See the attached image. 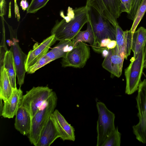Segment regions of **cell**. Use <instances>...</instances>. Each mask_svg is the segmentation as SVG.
I'll return each mask as SVG.
<instances>
[{"mask_svg": "<svg viewBox=\"0 0 146 146\" xmlns=\"http://www.w3.org/2000/svg\"><path fill=\"white\" fill-rule=\"evenodd\" d=\"M57 100L56 94L53 91L31 120V128L28 137L30 142L34 145L36 146L42 130L55 110Z\"/></svg>", "mask_w": 146, "mask_h": 146, "instance_id": "cell-2", "label": "cell"}, {"mask_svg": "<svg viewBox=\"0 0 146 146\" xmlns=\"http://www.w3.org/2000/svg\"><path fill=\"white\" fill-rule=\"evenodd\" d=\"M90 20L87 23L86 29L84 31H80L75 37L72 40L73 43L74 47L80 42H88L91 46L94 44L95 41V37Z\"/></svg>", "mask_w": 146, "mask_h": 146, "instance_id": "cell-22", "label": "cell"}, {"mask_svg": "<svg viewBox=\"0 0 146 146\" xmlns=\"http://www.w3.org/2000/svg\"><path fill=\"white\" fill-rule=\"evenodd\" d=\"M146 42V29L141 27L134 32L133 36L131 50L133 52V57L139 54Z\"/></svg>", "mask_w": 146, "mask_h": 146, "instance_id": "cell-19", "label": "cell"}, {"mask_svg": "<svg viewBox=\"0 0 146 146\" xmlns=\"http://www.w3.org/2000/svg\"><path fill=\"white\" fill-rule=\"evenodd\" d=\"M115 28L118 52L122 57L127 59L131 52L133 38L131 32L130 30L123 31L118 24Z\"/></svg>", "mask_w": 146, "mask_h": 146, "instance_id": "cell-14", "label": "cell"}, {"mask_svg": "<svg viewBox=\"0 0 146 146\" xmlns=\"http://www.w3.org/2000/svg\"><path fill=\"white\" fill-rule=\"evenodd\" d=\"M3 66L7 73L11 85L13 89L17 88L16 74L13 53L10 50L6 52L3 61Z\"/></svg>", "mask_w": 146, "mask_h": 146, "instance_id": "cell-21", "label": "cell"}, {"mask_svg": "<svg viewBox=\"0 0 146 146\" xmlns=\"http://www.w3.org/2000/svg\"><path fill=\"white\" fill-rule=\"evenodd\" d=\"M90 9L86 5L74 9L69 7L66 16L61 12L63 19L56 21L52 29L51 35H54L57 40H72L89 21Z\"/></svg>", "mask_w": 146, "mask_h": 146, "instance_id": "cell-1", "label": "cell"}, {"mask_svg": "<svg viewBox=\"0 0 146 146\" xmlns=\"http://www.w3.org/2000/svg\"><path fill=\"white\" fill-rule=\"evenodd\" d=\"M5 21L7 24L11 39L12 40L10 50L13 53L17 83L21 88L24 83L25 73L27 72L25 64L27 55L22 51L19 46L17 38V30H14L5 20Z\"/></svg>", "mask_w": 146, "mask_h": 146, "instance_id": "cell-9", "label": "cell"}, {"mask_svg": "<svg viewBox=\"0 0 146 146\" xmlns=\"http://www.w3.org/2000/svg\"><path fill=\"white\" fill-rule=\"evenodd\" d=\"M50 118L56 126L60 134V138L62 140L75 141L74 128L67 121L58 110H55Z\"/></svg>", "mask_w": 146, "mask_h": 146, "instance_id": "cell-13", "label": "cell"}, {"mask_svg": "<svg viewBox=\"0 0 146 146\" xmlns=\"http://www.w3.org/2000/svg\"><path fill=\"white\" fill-rule=\"evenodd\" d=\"M121 12H125L129 14L131 9L132 0H120Z\"/></svg>", "mask_w": 146, "mask_h": 146, "instance_id": "cell-28", "label": "cell"}, {"mask_svg": "<svg viewBox=\"0 0 146 146\" xmlns=\"http://www.w3.org/2000/svg\"><path fill=\"white\" fill-rule=\"evenodd\" d=\"M96 107L98 117L97 123V146H101L115 127V114L102 102H97Z\"/></svg>", "mask_w": 146, "mask_h": 146, "instance_id": "cell-5", "label": "cell"}, {"mask_svg": "<svg viewBox=\"0 0 146 146\" xmlns=\"http://www.w3.org/2000/svg\"><path fill=\"white\" fill-rule=\"evenodd\" d=\"M0 16H3L5 13L6 2L5 0H0Z\"/></svg>", "mask_w": 146, "mask_h": 146, "instance_id": "cell-29", "label": "cell"}, {"mask_svg": "<svg viewBox=\"0 0 146 146\" xmlns=\"http://www.w3.org/2000/svg\"><path fill=\"white\" fill-rule=\"evenodd\" d=\"M90 56V47L84 42H80L62 58L61 62L64 67H83Z\"/></svg>", "mask_w": 146, "mask_h": 146, "instance_id": "cell-10", "label": "cell"}, {"mask_svg": "<svg viewBox=\"0 0 146 146\" xmlns=\"http://www.w3.org/2000/svg\"><path fill=\"white\" fill-rule=\"evenodd\" d=\"M72 40L60 41L46 55L51 61L60 58H63L74 48Z\"/></svg>", "mask_w": 146, "mask_h": 146, "instance_id": "cell-18", "label": "cell"}, {"mask_svg": "<svg viewBox=\"0 0 146 146\" xmlns=\"http://www.w3.org/2000/svg\"><path fill=\"white\" fill-rule=\"evenodd\" d=\"M15 116V129L22 135H28L31 125V119L29 113L24 107L20 106Z\"/></svg>", "mask_w": 146, "mask_h": 146, "instance_id": "cell-16", "label": "cell"}, {"mask_svg": "<svg viewBox=\"0 0 146 146\" xmlns=\"http://www.w3.org/2000/svg\"><path fill=\"white\" fill-rule=\"evenodd\" d=\"M98 14L96 20L94 15L90 11V20L95 37L94 43L91 46L94 52L100 53L101 41L107 38L115 40L116 31L115 27L107 19Z\"/></svg>", "mask_w": 146, "mask_h": 146, "instance_id": "cell-8", "label": "cell"}, {"mask_svg": "<svg viewBox=\"0 0 146 146\" xmlns=\"http://www.w3.org/2000/svg\"><path fill=\"white\" fill-rule=\"evenodd\" d=\"M146 11V0H143L139 5L135 15L133 23L130 29L132 36L137 27Z\"/></svg>", "mask_w": 146, "mask_h": 146, "instance_id": "cell-24", "label": "cell"}, {"mask_svg": "<svg viewBox=\"0 0 146 146\" xmlns=\"http://www.w3.org/2000/svg\"><path fill=\"white\" fill-rule=\"evenodd\" d=\"M108 51L102 66L111 74L119 78L122 74L124 58L119 54L116 46L113 48L108 50Z\"/></svg>", "mask_w": 146, "mask_h": 146, "instance_id": "cell-11", "label": "cell"}, {"mask_svg": "<svg viewBox=\"0 0 146 146\" xmlns=\"http://www.w3.org/2000/svg\"><path fill=\"white\" fill-rule=\"evenodd\" d=\"M23 95V92L20 88L13 89L10 97L3 101L1 116L5 118H13L20 106Z\"/></svg>", "mask_w": 146, "mask_h": 146, "instance_id": "cell-15", "label": "cell"}, {"mask_svg": "<svg viewBox=\"0 0 146 146\" xmlns=\"http://www.w3.org/2000/svg\"><path fill=\"white\" fill-rule=\"evenodd\" d=\"M121 134L117 127L111 133L101 146H120Z\"/></svg>", "mask_w": 146, "mask_h": 146, "instance_id": "cell-23", "label": "cell"}, {"mask_svg": "<svg viewBox=\"0 0 146 146\" xmlns=\"http://www.w3.org/2000/svg\"><path fill=\"white\" fill-rule=\"evenodd\" d=\"M53 91L47 86L33 87L23 96L20 106L28 111L32 120Z\"/></svg>", "mask_w": 146, "mask_h": 146, "instance_id": "cell-4", "label": "cell"}, {"mask_svg": "<svg viewBox=\"0 0 146 146\" xmlns=\"http://www.w3.org/2000/svg\"><path fill=\"white\" fill-rule=\"evenodd\" d=\"M49 0H32L27 9V13H33L44 7Z\"/></svg>", "mask_w": 146, "mask_h": 146, "instance_id": "cell-25", "label": "cell"}, {"mask_svg": "<svg viewBox=\"0 0 146 146\" xmlns=\"http://www.w3.org/2000/svg\"><path fill=\"white\" fill-rule=\"evenodd\" d=\"M59 137L60 134L50 117L42 130L36 146H49Z\"/></svg>", "mask_w": 146, "mask_h": 146, "instance_id": "cell-17", "label": "cell"}, {"mask_svg": "<svg viewBox=\"0 0 146 146\" xmlns=\"http://www.w3.org/2000/svg\"><path fill=\"white\" fill-rule=\"evenodd\" d=\"M120 0H86V5L94 9L115 27L122 13Z\"/></svg>", "mask_w": 146, "mask_h": 146, "instance_id": "cell-7", "label": "cell"}, {"mask_svg": "<svg viewBox=\"0 0 146 146\" xmlns=\"http://www.w3.org/2000/svg\"><path fill=\"white\" fill-rule=\"evenodd\" d=\"M0 99V116H1V114L2 113L3 107V104L2 103V100Z\"/></svg>", "mask_w": 146, "mask_h": 146, "instance_id": "cell-31", "label": "cell"}, {"mask_svg": "<svg viewBox=\"0 0 146 146\" xmlns=\"http://www.w3.org/2000/svg\"><path fill=\"white\" fill-rule=\"evenodd\" d=\"M57 40L54 35L50 36L44 40L39 45L29 52L25 62L26 71L39 59L48 52L50 46Z\"/></svg>", "mask_w": 146, "mask_h": 146, "instance_id": "cell-12", "label": "cell"}, {"mask_svg": "<svg viewBox=\"0 0 146 146\" xmlns=\"http://www.w3.org/2000/svg\"><path fill=\"white\" fill-rule=\"evenodd\" d=\"M20 5L24 11L27 9L29 6L27 0H22L20 2Z\"/></svg>", "mask_w": 146, "mask_h": 146, "instance_id": "cell-30", "label": "cell"}, {"mask_svg": "<svg viewBox=\"0 0 146 146\" xmlns=\"http://www.w3.org/2000/svg\"><path fill=\"white\" fill-rule=\"evenodd\" d=\"M13 90L5 69L3 66L0 67V99L3 101L8 99Z\"/></svg>", "mask_w": 146, "mask_h": 146, "instance_id": "cell-20", "label": "cell"}, {"mask_svg": "<svg viewBox=\"0 0 146 146\" xmlns=\"http://www.w3.org/2000/svg\"><path fill=\"white\" fill-rule=\"evenodd\" d=\"M51 61L46 54L39 59L34 65L31 66L27 72L28 74H33L36 70Z\"/></svg>", "mask_w": 146, "mask_h": 146, "instance_id": "cell-26", "label": "cell"}, {"mask_svg": "<svg viewBox=\"0 0 146 146\" xmlns=\"http://www.w3.org/2000/svg\"><path fill=\"white\" fill-rule=\"evenodd\" d=\"M143 0H132L131 10L127 14L128 18L133 21L138 9Z\"/></svg>", "mask_w": 146, "mask_h": 146, "instance_id": "cell-27", "label": "cell"}, {"mask_svg": "<svg viewBox=\"0 0 146 146\" xmlns=\"http://www.w3.org/2000/svg\"><path fill=\"white\" fill-rule=\"evenodd\" d=\"M144 46L142 48L137 56L133 57L130 60L131 63L125 70L126 80L125 93L128 95L133 94L137 90L141 82L144 67L145 56Z\"/></svg>", "mask_w": 146, "mask_h": 146, "instance_id": "cell-3", "label": "cell"}, {"mask_svg": "<svg viewBox=\"0 0 146 146\" xmlns=\"http://www.w3.org/2000/svg\"><path fill=\"white\" fill-rule=\"evenodd\" d=\"M139 122L133 127V133L140 142L146 143V79L141 81L136 98Z\"/></svg>", "mask_w": 146, "mask_h": 146, "instance_id": "cell-6", "label": "cell"}, {"mask_svg": "<svg viewBox=\"0 0 146 146\" xmlns=\"http://www.w3.org/2000/svg\"><path fill=\"white\" fill-rule=\"evenodd\" d=\"M144 48H145V59L146 60V42L145 44Z\"/></svg>", "mask_w": 146, "mask_h": 146, "instance_id": "cell-32", "label": "cell"}]
</instances>
